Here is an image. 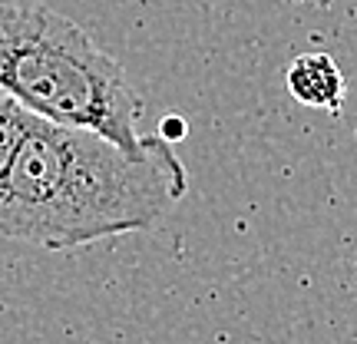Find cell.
Returning a JSON list of instances; mask_svg holds the SVG:
<instances>
[{
	"label": "cell",
	"mask_w": 357,
	"mask_h": 344,
	"mask_svg": "<svg viewBox=\"0 0 357 344\" xmlns=\"http://www.w3.org/2000/svg\"><path fill=\"white\" fill-rule=\"evenodd\" d=\"M284 87L301 106L328 113H337L347 96L344 73L328 53H301L298 60H291L284 70Z\"/></svg>",
	"instance_id": "cell-3"
},
{
	"label": "cell",
	"mask_w": 357,
	"mask_h": 344,
	"mask_svg": "<svg viewBox=\"0 0 357 344\" xmlns=\"http://www.w3.org/2000/svg\"><path fill=\"white\" fill-rule=\"evenodd\" d=\"M159 136H166L169 142L178 140V136H185V123H178V119H169V123H162V133Z\"/></svg>",
	"instance_id": "cell-5"
},
{
	"label": "cell",
	"mask_w": 357,
	"mask_h": 344,
	"mask_svg": "<svg viewBox=\"0 0 357 344\" xmlns=\"http://www.w3.org/2000/svg\"><path fill=\"white\" fill-rule=\"evenodd\" d=\"M189 172L166 136L126 149L93 129L40 119L0 176V235L50 252L153 229Z\"/></svg>",
	"instance_id": "cell-1"
},
{
	"label": "cell",
	"mask_w": 357,
	"mask_h": 344,
	"mask_svg": "<svg viewBox=\"0 0 357 344\" xmlns=\"http://www.w3.org/2000/svg\"><path fill=\"white\" fill-rule=\"evenodd\" d=\"M0 89L56 126L139 149L142 100L86 30L43 3H0Z\"/></svg>",
	"instance_id": "cell-2"
},
{
	"label": "cell",
	"mask_w": 357,
	"mask_h": 344,
	"mask_svg": "<svg viewBox=\"0 0 357 344\" xmlns=\"http://www.w3.org/2000/svg\"><path fill=\"white\" fill-rule=\"evenodd\" d=\"M37 123H40V116L24 110L10 93L0 89V176L7 172L13 153H17V146L26 140V133L37 126Z\"/></svg>",
	"instance_id": "cell-4"
}]
</instances>
